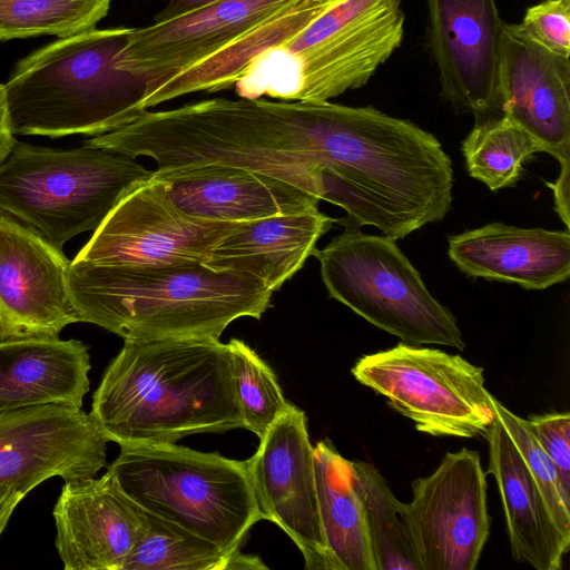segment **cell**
Listing matches in <instances>:
<instances>
[{"label": "cell", "mask_w": 570, "mask_h": 570, "mask_svg": "<svg viewBox=\"0 0 570 570\" xmlns=\"http://www.w3.org/2000/svg\"><path fill=\"white\" fill-rule=\"evenodd\" d=\"M90 414L120 448L243 428L227 343L125 340L94 393Z\"/></svg>", "instance_id": "obj_1"}, {"label": "cell", "mask_w": 570, "mask_h": 570, "mask_svg": "<svg viewBox=\"0 0 570 570\" xmlns=\"http://www.w3.org/2000/svg\"><path fill=\"white\" fill-rule=\"evenodd\" d=\"M69 288L79 322L124 341L219 338L240 317L259 320L274 293L257 277L203 262L102 265L73 259Z\"/></svg>", "instance_id": "obj_2"}, {"label": "cell", "mask_w": 570, "mask_h": 570, "mask_svg": "<svg viewBox=\"0 0 570 570\" xmlns=\"http://www.w3.org/2000/svg\"><path fill=\"white\" fill-rule=\"evenodd\" d=\"M131 29H88L22 59L4 83L13 134L97 136L144 115L150 79L120 65Z\"/></svg>", "instance_id": "obj_3"}, {"label": "cell", "mask_w": 570, "mask_h": 570, "mask_svg": "<svg viewBox=\"0 0 570 570\" xmlns=\"http://www.w3.org/2000/svg\"><path fill=\"white\" fill-rule=\"evenodd\" d=\"M401 0H330L299 31L259 53L238 97L328 101L364 86L401 46Z\"/></svg>", "instance_id": "obj_4"}, {"label": "cell", "mask_w": 570, "mask_h": 570, "mask_svg": "<svg viewBox=\"0 0 570 570\" xmlns=\"http://www.w3.org/2000/svg\"><path fill=\"white\" fill-rule=\"evenodd\" d=\"M153 171L135 158L86 144L56 150L17 141L0 165V218L56 248L96 230Z\"/></svg>", "instance_id": "obj_5"}, {"label": "cell", "mask_w": 570, "mask_h": 570, "mask_svg": "<svg viewBox=\"0 0 570 570\" xmlns=\"http://www.w3.org/2000/svg\"><path fill=\"white\" fill-rule=\"evenodd\" d=\"M107 470L140 508L229 553L263 520L246 461L175 443L136 445L122 446Z\"/></svg>", "instance_id": "obj_6"}, {"label": "cell", "mask_w": 570, "mask_h": 570, "mask_svg": "<svg viewBox=\"0 0 570 570\" xmlns=\"http://www.w3.org/2000/svg\"><path fill=\"white\" fill-rule=\"evenodd\" d=\"M313 255L328 295L372 325L410 345L465 347L454 315L394 239L346 228Z\"/></svg>", "instance_id": "obj_7"}, {"label": "cell", "mask_w": 570, "mask_h": 570, "mask_svg": "<svg viewBox=\"0 0 570 570\" xmlns=\"http://www.w3.org/2000/svg\"><path fill=\"white\" fill-rule=\"evenodd\" d=\"M354 379L433 436H485L497 419L484 370L458 354L400 342L361 356Z\"/></svg>", "instance_id": "obj_8"}, {"label": "cell", "mask_w": 570, "mask_h": 570, "mask_svg": "<svg viewBox=\"0 0 570 570\" xmlns=\"http://www.w3.org/2000/svg\"><path fill=\"white\" fill-rule=\"evenodd\" d=\"M238 224L184 213L151 174L119 199L73 259L102 265L207 263L212 249Z\"/></svg>", "instance_id": "obj_9"}, {"label": "cell", "mask_w": 570, "mask_h": 570, "mask_svg": "<svg viewBox=\"0 0 570 570\" xmlns=\"http://www.w3.org/2000/svg\"><path fill=\"white\" fill-rule=\"evenodd\" d=\"M422 570H473L490 535L487 479L478 451L448 452L412 483L407 503Z\"/></svg>", "instance_id": "obj_10"}, {"label": "cell", "mask_w": 570, "mask_h": 570, "mask_svg": "<svg viewBox=\"0 0 570 570\" xmlns=\"http://www.w3.org/2000/svg\"><path fill=\"white\" fill-rule=\"evenodd\" d=\"M263 520L277 524L299 549L307 570H331L322 531L305 413L291 404L246 460Z\"/></svg>", "instance_id": "obj_11"}, {"label": "cell", "mask_w": 570, "mask_h": 570, "mask_svg": "<svg viewBox=\"0 0 570 570\" xmlns=\"http://www.w3.org/2000/svg\"><path fill=\"white\" fill-rule=\"evenodd\" d=\"M108 440L91 414L66 404L0 412V484L26 495L43 481L94 478Z\"/></svg>", "instance_id": "obj_12"}, {"label": "cell", "mask_w": 570, "mask_h": 570, "mask_svg": "<svg viewBox=\"0 0 570 570\" xmlns=\"http://www.w3.org/2000/svg\"><path fill=\"white\" fill-rule=\"evenodd\" d=\"M62 249L0 218V343L59 338L78 323Z\"/></svg>", "instance_id": "obj_13"}, {"label": "cell", "mask_w": 570, "mask_h": 570, "mask_svg": "<svg viewBox=\"0 0 570 570\" xmlns=\"http://www.w3.org/2000/svg\"><path fill=\"white\" fill-rule=\"evenodd\" d=\"M429 46L442 96L476 121L502 115L498 69L503 21L495 0H426Z\"/></svg>", "instance_id": "obj_14"}, {"label": "cell", "mask_w": 570, "mask_h": 570, "mask_svg": "<svg viewBox=\"0 0 570 570\" xmlns=\"http://www.w3.org/2000/svg\"><path fill=\"white\" fill-rule=\"evenodd\" d=\"M498 91L501 112L541 151L570 164V61L503 23Z\"/></svg>", "instance_id": "obj_15"}, {"label": "cell", "mask_w": 570, "mask_h": 570, "mask_svg": "<svg viewBox=\"0 0 570 570\" xmlns=\"http://www.w3.org/2000/svg\"><path fill=\"white\" fill-rule=\"evenodd\" d=\"M292 0H219L174 19L132 28L121 50L122 68L166 79L217 53Z\"/></svg>", "instance_id": "obj_16"}, {"label": "cell", "mask_w": 570, "mask_h": 570, "mask_svg": "<svg viewBox=\"0 0 570 570\" xmlns=\"http://www.w3.org/2000/svg\"><path fill=\"white\" fill-rule=\"evenodd\" d=\"M65 570H122L144 530V510L112 474L66 481L53 507Z\"/></svg>", "instance_id": "obj_17"}, {"label": "cell", "mask_w": 570, "mask_h": 570, "mask_svg": "<svg viewBox=\"0 0 570 570\" xmlns=\"http://www.w3.org/2000/svg\"><path fill=\"white\" fill-rule=\"evenodd\" d=\"M173 204L184 213L214 222L242 223L317 207L320 199L277 177L227 164L157 168Z\"/></svg>", "instance_id": "obj_18"}, {"label": "cell", "mask_w": 570, "mask_h": 570, "mask_svg": "<svg viewBox=\"0 0 570 570\" xmlns=\"http://www.w3.org/2000/svg\"><path fill=\"white\" fill-rule=\"evenodd\" d=\"M448 254L469 276L544 289L570 276L569 229L521 228L502 223L449 237Z\"/></svg>", "instance_id": "obj_19"}, {"label": "cell", "mask_w": 570, "mask_h": 570, "mask_svg": "<svg viewBox=\"0 0 570 570\" xmlns=\"http://www.w3.org/2000/svg\"><path fill=\"white\" fill-rule=\"evenodd\" d=\"M484 439L489 443L488 472L495 480L507 523L511 553L537 570H559L570 547L547 502L497 417Z\"/></svg>", "instance_id": "obj_20"}, {"label": "cell", "mask_w": 570, "mask_h": 570, "mask_svg": "<svg viewBox=\"0 0 570 570\" xmlns=\"http://www.w3.org/2000/svg\"><path fill=\"white\" fill-rule=\"evenodd\" d=\"M334 222L318 206L242 222L212 249L206 264L252 275L276 292L303 267Z\"/></svg>", "instance_id": "obj_21"}, {"label": "cell", "mask_w": 570, "mask_h": 570, "mask_svg": "<svg viewBox=\"0 0 570 570\" xmlns=\"http://www.w3.org/2000/svg\"><path fill=\"white\" fill-rule=\"evenodd\" d=\"M90 368L88 347L79 340L0 343V412L45 404L82 409Z\"/></svg>", "instance_id": "obj_22"}, {"label": "cell", "mask_w": 570, "mask_h": 570, "mask_svg": "<svg viewBox=\"0 0 570 570\" xmlns=\"http://www.w3.org/2000/svg\"><path fill=\"white\" fill-rule=\"evenodd\" d=\"M330 0H292L274 16L204 61L166 79L149 82L146 109L188 94L229 87L266 49L284 42L307 24Z\"/></svg>", "instance_id": "obj_23"}, {"label": "cell", "mask_w": 570, "mask_h": 570, "mask_svg": "<svg viewBox=\"0 0 570 570\" xmlns=\"http://www.w3.org/2000/svg\"><path fill=\"white\" fill-rule=\"evenodd\" d=\"M318 513L331 570H376L351 461L330 439L314 446Z\"/></svg>", "instance_id": "obj_24"}, {"label": "cell", "mask_w": 570, "mask_h": 570, "mask_svg": "<svg viewBox=\"0 0 570 570\" xmlns=\"http://www.w3.org/2000/svg\"><path fill=\"white\" fill-rule=\"evenodd\" d=\"M144 510V509H142ZM267 569L257 556L229 553L215 543L144 510V530L122 570Z\"/></svg>", "instance_id": "obj_25"}, {"label": "cell", "mask_w": 570, "mask_h": 570, "mask_svg": "<svg viewBox=\"0 0 570 570\" xmlns=\"http://www.w3.org/2000/svg\"><path fill=\"white\" fill-rule=\"evenodd\" d=\"M351 463L376 570H422L407 503L394 495L373 464L365 461Z\"/></svg>", "instance_id": "obj_26"}, {"label": "cell", "mask_w": 570, "mask_h": 570, "mask_svg": "<svg viewBox=\"0 0 570 570\" xmlns=\"http://www.w3.org/2000/svg\"><path fill=\"white\" fill-rule=\"evenodd\" d=\"M540 151L534 138L503 114L475 121L462 142L470 176L492 191L512 186L523 163Z\"/></svg>", "instance_id": "obj_27"}, {"label": "cell", "mask_w": 570, "mask_h": 570, "mask_svg": "<svg viewBox=\"0 0 570 570\" xmlns=\"http://www.w3.org/2000/svg\"><path fill=\"white\" fill-rule=\"evenodd\" d=\"M112 0H0V41L92 29Z\"/></svg>", "instance_id": "obj_28"}, {"label": "cell", "mask_w": 570, "mask_h": 570, "mask_svg": "<svg viewBox=\"0 0 570 570\" xmlns=\"http://www.w3.org/2000/svg\"><path fill=\"white\" fill-rule=\"evenodd\" d=\"M230 367L243 428L261 440L291 406L271 366L245 342L228 343Z\"/></svg>", "instance_id": "obj_29"}, {"label": "cell", "mask_w": 570, "mask_h": 570, "mask_svg": "<svg viewBox=\"0 0 570 570\" xmlns=\"http://www.w3.org/2000/svg\"><path fill=\"white\" fill-rule=\"evenodd\" d=\"M497 417L500 420L515 448L535 480L547 505L564 537L570 539V495L560 482L557 469L548 456L525 419L494 401Z\"/></svg>", "instance_id": "obj_30"}, {"label": "cell", "mask_w": 570, "mask_h": 570, "mask_svg": "<svg viewBox=\"0 0 570 570\" xmlns=\"http://www.w3.org/2000/svg\"><path fill=\"white\" fill-rule=\"evenodd\" d=\"M521 32L551 52L570 57V0H544L529 7L517 24Z\"/></svg>", "instance_id": "obj_31"}, {"label": "cell", "mask_w": 570, "mask_h": 570, "mask_svg": "<svg viewBox=\"0 0 570 570\" xmlns=\"http://www.w3.org/2000/svg\"><path fill=\"white\" fill-rule=\"evenodd\" d=\"M530 430L554 464L564 492L570 495V414L543 413L525 419Z\"/></svg>", "instance_id": "obj_32"}, {"label": "cell", "mask_w": 570, "mask_h": 570, "mask_svg": "<svg viewBox=\"0 0 570 570\" xmlns=\"http://www.w3.org/2000/svg\"><path fill=\"white\" fill-rule=\"evenodd\" d=\"M553 191L556 210L569 228V194H570V164L560 165V174L553 184L548 183Z\"/></svg>", "instance_id": "obj_33"}, {"label": "cell", "mask_w": 570, "mask_h": 570, "mask_svg": "<svg viewBox=\"0 0 570 570\" xmlns=\"http://www.w3.org/2000/svg\"><path fill=\"white\" fill-rule=\"evenodd\" d=\"M17 140L10 124L4 85L0 83V165L7 159Z\"/></svg>", "instance_id": "obj_34"}, {"label": "cell", "mask_w": 570, "mask_h": 570, "mask_svg": "<svg viewBox=\"0 0 570 570\" xmlns=\"http://www.w3.org/2000/svg\"><path fill=\"white\" fill-rule=\"evenodd\" d=\"M217 1L219 0H168L155 16L154 22L167 21Z\"/></svg>", "instance_id": "obj_35"}, {"label": "cell", "mask_w": 570, "mask_h": 570, "mask_svg": "<svg viewBox=\"0 0 570 570\" xmlns=\"http://www.w3.org/2000/svg\"><path fill=\"white\" fill-rule=\"evenodd\" d=\"M26 497L13 487L0 484V537L4 531L14 509Z\"/></svg>", "instance_id": "obj_36"}]
</instances>
